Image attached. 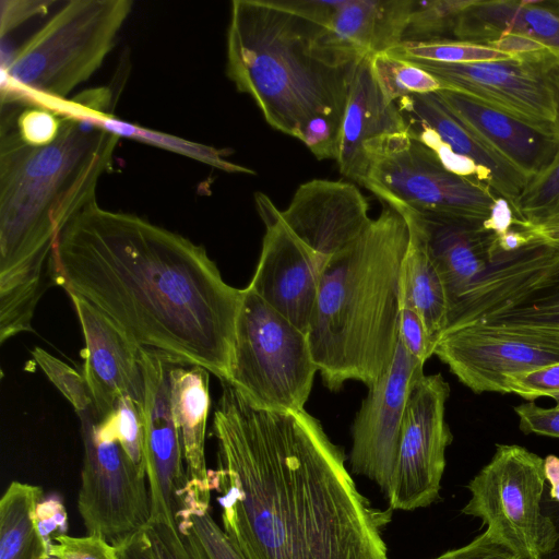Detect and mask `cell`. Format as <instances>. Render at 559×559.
Wrapping results in <instances>:
<instances>
[{"label":"cell","instance_id":"6da1fadb","mask_svg":"<svg viewBox=\"0 0 559 559\" xmlns=\"http://www.w3.org/2000/svg\"><path fill=\"white\" fill-rule=\"evenodd\" d=\"M213 418L222 527L246 559H389L391 510L357 489L344 455L305 409L252 406L222 381Z\"/></svg>","mask_w":559,"mask_h":559},{"label":"cell","instance_id":"7a4b0ae2","mask_svg":"<svg viewBox=\"0 0 559 559\" xmlns=\"http://www.w3.org/2000/svg\"><path fill=\"white\" fill-rule=\"evenodd\" d=\"M53 285L114 321L139 346L227 381L243 289L204 247L143 217L94 202L58 234Z\"/></svg>","mask_w":559,"mask_h":559},{"label":"cell","instance_id":"3957f363","mask_svg":"<svg viewBox=\"0 0 559 559\" xmlns=\"http://www.w3.org/2000/svg\"><path fill=\"white\" fill-rule=\"evenodd\" d=\"M0 341L33 331L36 306L53 285L51 253L60 230L96 202L100 178L112 169L120 138L88 116H62L57 139L25 143L15 102L1 103Z\"/></svg>","mask_w":559,"mask_h":559},{"label":"cell","instance_id":"277c9868","mask_svg":"<svg viewBox=\"0 0 559 559\" xmlns=\"http://www.w3.org/2000/svg\"><path fill=\"white\" fill-rule=\"evenodd\" d=\"M358 53L328 31L271 0H234L226 74L275 130L301 141L318 159L336 158Z\"/></svg>","mask_w":559,"mask_h":559},{"label":"cell","instance_id":"5b68a950","mask_svg":"<svg viewBox=\"0 0 559 559\" xmlns=\"http://www.w3.org/2000/svg\"><path fill=\"white\" fill-rule=\"evenodd\" d=\"M409 231L390 205L325 264L308 326L324 385L348 380L368 388L386 371L399 344L401 269Z\"/></svg>","mask_w":559,"mask_h":559},{"label":"cell","instance_id":"8992f818","mask_svg":"<svg viewBox=\"0 0 559 559\" xmlns=\"http://www.w3.org/2000/svg\"><path fill=\"white\" fill-rule=\"evenodd\" d=\"M132 5L130 0L62 2L2 66L1 100H63L102 67Z\"/></svg>","mask_w":559,"mask_h":559},{"label":"cell","instance_id":"52a82bcc","mask_svg":"<svg viewBox=\"0 0 559 559\" xmlns=\"http://www.w3.org/2000/svg\"><path fill=\"white\" fill-rule=\"evenodd\" d=\"M317 371L308 334L243 288L227 382L257 408L297 412Z\"/></svg>","mask_w":559,"mask_h":559},{"label":"cell","instance_id":"ba28073f","mask_svg":"<svg viewBox=\"0 0 559 559\" xmlns=\"http://www.w3.org/2000/svg\"><path fill=\"white\" fill-rule=\"evenodd\" d=\"M469 323L559 331V241L535 233L523 247L499 253L450 306L444 333Z\"/></svg>","mask_w":559,"mask_h":559},{"label":"cell","instance_id":"9c48e42d","mask_svg":"<svg viewBox=\"0 0 559 559\" xmlns=\"http://www.w3.org/2000/svg\"><path fill=\"white\" fill-rule=\"evenodd\" d=\"M364 151V187L384 203L487 222L500 198L490 187L448 170L407 130L371 140Z\"/></svg>","mask_w":559,"mask_h":559},{"label":"cell","instance_id":"30bf717a","mask_svg":"<svg viewBox=\"0 0 559 559\" xmlns=\"http://www.w3.org/2000/svg\"><path fill=\"white\" fill-rule=\"evenodd\" d=\"M467 488L471 498L462 512L480 519L521 559H540L552 549L557 533L543 511L546 479L539 455L518 444H497Z\"/></svg>","mask_w":559,"mask_h":559},{"label":"cell","instance_id":"8fae6325","mask_svg":"<svg viewBox=\"0 0 559 559\" xmlns=\"http://www.w3.org/2000/svg\"><path fill=\"white\" fill-rule=\"evenodd\" d=\"M78 417L84 449L78 510L88 535L112 544L148 525L146 473L128 456L95 407Z\"/></svg>","mask_w":559,"mask_h":559},{"label":"cell","instance_id":"7c38bea8","mask_svg":"<svg viewBox=\"0 0 559 559\" xmlns=\"http://www.w3.org/2000/svg\"><path fill=\"white\" fill-rule=\"evenodd\" d=\"M433 355L474 393H508V376L559 364V331L469 323L443 333Z\"/></svg>","mask_w":559,"mask_h":559},{"label":"cell","instance_id":"4fadbf2b","mask_svg":"<svg viewBox=\"0 0 559 559\" xmlns=\"http://www.w3.org/2000/svg\"><path fill=\"white\" fill-rule=\"evenodd\" d=\"M450 385L441 373L423 374L405 407L400 447L388 500L391 509L411 511L433 503L445 468L452 433L445 421Z\"/></svg>","mask_w":559,"mask_h":559},{"label":"cell","instance_id":"5bb4252c","mask_svg":"<svg viewBox=\"0 0 559 559\" xmlns=\"http://www.w3.org/2000/svg\"><path fill=\"white\" fill-rule=\"evenodd\" d=\"M145 378L144 462L151 501L148 525L178 528L195 500H207L191 486L181 440L175 425L169 393L171 358L141 347Z\"/></svg>","mask_w":559,"mask_h":559},{"label":"cell","instance_id":"9a60e30c","mask_svg":"<svg viewBox=\"0 0 559 559\" xmlns=\"http://www.w3.org/2000/svg\"><path fill=\"white\" fill-rule=\"evenodd\" d=\"M395 104L408 133L448 170L490 187L515 210L528 179L460 121L436 93L411 94Z\"/></svg>","mask_w":559,"mask_h":559},{"label":"cell","instance_id":"2e32d148","mask_svg":"<svg viewBox=\"0 0 559 559\" xmlns=\"http://www.w3.org/2000/svg\"><path fill=\"white\" fill-rule=\"evenodd\" d=\"M542 57L511 58L472 63L413 62L433 75L442 90H451L554 132L555 105ZM555 56V55H554Z\"/></svg>","mask_w":559,"mask_h":559},{"label":"cell","instance_id":"e0dca14e","mask_svg":"<svg viewBox=\"0 0 559 559\" xmlns=\"http://www.w3.org/2000/svg\"><path fill=\"white\" fill-rule=\"evenodd\" d=\"M254 202L265 234L260 260L247 287L308 333L319 283L328 262L288 228L281 210L266 194L255 192Z\"/></svg>","mask_w":559,"mask_h":559},{"label":"cell","instance_id":"ac0fdd59","mask_svg":"<svg viewBox=\"0 0 559 559\" xmlns=\"http://www.w3.org/2000/svg\"><path fill=\"white\" fill-rule=\"evenodd\" d=\"M424 365L399 341L391 365L369 386L353 424L350 467L373 480L385 497L397 460L407 399L414 383L424 374Z\"/></svg>","mask_w":559,"mask_h":559},{"label":"cell","instance_id":"d6986e66","mask_svg":"<svg viewBox=\"0 0 559 559\" xmlns=\"http://www.w3.org/2000/svg\"><path fill=\"white\" fill-rule=\"evenodd\" d=\"M69 296L85 343L82 372L98 416L106 417L121 396L131 399L144 411L146 390L141 346L88 302Z\"/></svg>","mask_w":559,"mask_h":559},{"label":"cell","instance_id":"ffe728a7","mask_svg":"<svg viewBox=\"0 0 559 559\" xmlns=\"http://www.w3.org/2000/svg\"><path fill=\"white\" fill-rule=\"evenodd\" d=\"M369 204L353 183L312 179L298 187L286 210L288 228L328 262L352 245L371 223Z\"/></svg>","mask_w":559,"mask_h":559},{"label":"cell","instance_id":"44dd1931","mask_svg":"<svg viewBox=\"0 0 559 559\" xmlns=\"http://www.w3.org/2000/svg\"><path fill=\"white\" fill-rule=\"evenodd\" d=\"M447 108L528 180L559 153L555 132L539 129L477 99L451 90L435 92Z\"/></svg>","mask_w":559,"mask_h":559},{"label":"cell","instance_id":"7402d4cb","mask_svg":"<svg viewBox=\"0 0 559 559\" xmlns=\"http://www.w3.org/2000/svg\"><path fill=\"white\" fill-rule=\"evenodd\" d=\"M416 212L428 250L444 282L450 309L491 263L497 234L488 229L483 221Z\"/></svg>","mask_w":559,"mask_h":559},{"label":"cell","instance_id":"603a6c76","mask_svg":"<svg viewBox=\"0 0 559 559\" xmlns=\"http://www.w3.org/2000/svg\"><path fill=\"white\" fill-rule=\"evenodd\" d=\"M452 38L488 47L503 38H523L559 57V0H471Z\"/></svg>","mask_w":559,"mask_h":559},{"label":"cell","instance_id":"cb8c5ba5","mask_svg":"<svg viewBox=\"0 0 559 559\" xmlns=\"http://www.w3.org/2000/svg\"><path fill=\"white\" fill-rule=\"evenodd\" d=\"M370 57L358 63L342 120L337 155L340 173L365 185L368 163L364 146L367 142L389 133L407 130L395 103L382 95L370 69Z\"/></svg>","mask_w":559,"mask_h":559},{"label":"cell","instance_id":"d4e9b609","mask_svg":"<svg viewBox=\"0 0 559 559\" xmlns=\"http://www.w3.org/2000/svg\"><path fill=\"white\" fill-rule=\"evenodd\" d=\"M210 372L198 365L174 362L169 372L170 408L177 427L191 486L211 498L205 462V429L211 404Z\"/></svg>","mask_w":559,"mask_h":559},{"label":"cell","instance_id":"484cf974","mask_svg":"<svg viewBox=\"0 0 559 559\" xmlns=\"http://www.w3.org/2000/svg\"><path fill=\"white\" fill-rule=\"evenodd\" d=\"M385 204L404 217L409 231L401 269V302L419 314L436 347L448 324L449 298L444 282L428 250L417 212L395 202Z\"/></svg>","mask_w":559,"mask_h":559},{"label":"cell","instance_id":"4316f807","mask_svg":"<svg viewBox=\"0 0 559 559\" xmlns=\"http://www.w3.org/2000/svg\"><path fill=\"white\" fill-rule=\"evenodd\" d=\"M412 5L413 0H342L325 29L341 47L372 57L403 43Z\"/></svg>","mask_w":559,"mask_h":559},{"label":"cell","instance_id":"83f0119b","mask_svg":"<svg viewBox=\"0 0 559 559\" xmlns=\"http://www.w3.org/2000/svg\"><path fill=\"white\" fill-rule=\"evenodd\" d=\"M39 486L12 481L0 500V559H51L37 508Z\"/></svg>","mask_w":559,"mask_h":559},{"label":"cell","instance_id":"f1b7e54d","mask_svg":"<svg viewBox=\"0 0 559 559\" xmlns=\"http://www.w3.org/2000/svg\"><path fill=\"white\" fill-rule=\"evenodd\" d=\"M88 116L96 124L119 138H128L145 142L187 157L197 159L227 173L255 175V171L235 164L226 157L229 150H218L204 144L191 142L159 131L150 130L138 124L117 119L108 112H90Z\"/></svg>","mask_w":559,"mask_h":559},{"label":"cell","instance_id":"f546056e","mask_svg":"<svg viewBox=\"0 0 559 559\" xmlns=\"http://www.w3.org/2000/svg\"><path fill=\"white\" fill-rule=\"evenodd\" d=\"M372 75L389 103L411 94H428L442 90L440 82L417 64L390 52L369 58Z\"/></svg>","mask_w":559,"mask_h":559},{"label":"cell","instance_id":"4dcf8cb0","mask_svg":"<svg viewBox=\"0 0 559 559\" xmlns=\"http://www.w3.org/2000/svg\"><path fill=\"white\" fill-rule=\"evenodd\" d=\"M411 62L472 63L511 59L498 49L453 39L436 41H404L388 51Z\"/></svg>","mask_w":559,"mask_h":559},{"label":"cell","instance_id":"1f68e13d","mask_svg":"<svg viewBox=\"0 0 559 559\" xmlns=\"http://www.w3.org/2000/svg\"><path fill=\"white\" fill-rule=\"evenodd\" d=\"M469 2L471 0H413L403 43L453 39L456 20Z\"/></svg>","mask_w":559,"mask_h":559},{"label":"cell","instance_id":"d6a6232c","mask_svg":"<svg viewBox=\"0 0 559 559\" xmlns=\"http://www.w3.org/2000/svg\"><path fill=\"white\" fill-rule=\"evenodd\" d=\"M514 211L531 226L559 218V153L544 171L528 180Z\"/></svg>","mask_w":559,"mask_h":559},{"label":"cell","instance_id":"836d02e7","mask_svg":"<svg viewBox=\"0 0 559 559\" xmlns=\"http://www.w3.org/2000/svg\"><path fill=\"white\" fill-rule=\"evenodd\" d=\"M128 456L145 469L143 411L129 397H119L112 411L100 418Z\"/></svg>","mask_w":559,"mask_h":559},{"label":"cell","instance_id":"e575fe53","mask_svg":"<svg viewBox=\"0 0 559 559\" xmlns=\"http://www.w3.org/2000/svg\"><path fill=\"white\" fill-rule=\"evenodd\" d=\"M32 356L47 378L70 402L78 415L95 407L83 372L72 368L41 347H35Z\"/></svg>","mask_w":559,"mask_h":559},{"label":"cell","instance_id":"d590c367","mask_svg":"<svg viewBox=\"0 0 559 559\" xmlns=\"http://www.w3.org/2000/svg\"><path fill=\"white\" fill-rule=\"evenodd\" d=\"M178 528L189 531L205 559H246L210 513V507L188 510Z\"/></svg>","mask_w":559,"mask_h":559},{"label":"cell","instance_id":"8d00e7d4","mask_svg":"<svg viewBox=\"0 0 559 559\" xmlns=\"http://www.w3.org/2000/svg\"><path fill=\"white\" fill-rule=\"evenodd\" d=\"M16 104L15 127L20 138L33 146H44L52 143L59 135L62 116L40 106Z\"/></svg>","mask_w":559,"mask_h":559},{"label":"cell","instance_id":"74e56055","mask_svg":"<svg viewBox=\"0 0 559 559\" xmlns=\"http://www.w3.org/2000/svg\"><path fill=\"white\" fill-rule=\"evenodd\" d=\"M157 559H205L199 544L187 530L164 524L147 525Z\"/></svg>","mask_w":559,"mask_h":559},{"label":"cell","instance_id":"f35d334b","mask_svg":"<svg viewBox=\"0 0 559 559\" xmlns=\"http://www.w3.org/2000/svg\"><path fill=\"white\" fill-rule=\"evenodd\" d=\"M51 559H118L115 546L96 535L57 536L50 545Z\"/></svg>","mask_w":559,"mask_h":559},{"label":"cell","instance_id":"ab89813d","mask_svg":"<svg viewBox=\"0 0 559 559\" xmlns=\"http://www.w3.org/2000/svg\"><path fill=\"white\" fill-rule=\"evenodd\" d=\"M506 385L508 393H515L530 402L542 396L551 397L559 393V364L508 376Z\"/></svg>","mask_w":559,"mask_h":559},{"label":"cell","instance_id":"60d3db41","mask_svg":"<svg viewBox=\"0 0 559 559\" xmlns=\"http://www.w3.org/2000/svg\"><path fill=\"white\" fill-rule=\"evenodd\" d=\"M399 341L412 356L424 364L433 355L435 344L421 318L413 308L402 302Z\"/></svg>","mask_w":559,"mask_h":559},{"label":"cell","instance_id":"b9f144b4","mask_svg":"<svg viewBox=\"0 0 559 559\" xmlns=\"http://www.w3.org/2000/svg\"><path fill=\"white\" fill-rule=\"evenodd\" d=\"M514 412L522 432L559 438V405L544 408L527 402L515 406Z\"/></svg>","mask_w":559,"mask_h":559},{"label":"cell","instance_id":"7bdbcfd3","mask_svg":"<svg viewBox=\"0 0 559 559\" xmlns=\"http://www.w3.org/2000/svg\"><path fill=\"white\" fill-rule=\"evenodd\" d=\"M433 559H521L489 531H485L467 545L449 550Z\"/></svg>","mask_w":559,"mask_h":559},{"label":"cell","instance_id":"ee69618b","mask_svg":"<svg viewBox=\"0 0 559 559\" xmlns=\"http://www.w3.org/2000/svg\"><path fill=\"white\" fill-rule=\"evenodd\" d=\"M55 1L41 0H2L0 33L4 37L34 15L46 13Z\"/></svg>","mask_w":559,"mask_h":559},{"label":"cell","instance_id":"f6af8a7d","mask_svg":"<svg viewBox=\"0 0 559 559\" xmlns=\"http://www.w3.org/2000/svg\"><path fill=\"white\" fill-rule=\"evenodd\" d=\"M273 3L286 11L299 15L322 27L329 22L342 3V0H272Z\"/></svg>","mask_w":559,"mask_h":559},{"label":"cell","instance_id":"bcb514c9","mask_svg":"<svg viewBox=\"0 0 559 559\" xmlns=\"http://www.w3.org/2000/svg\"><path fill=\"white\" fill-rule=\"evenodd\" d=\"M37 515L41 532L50 545L57 536L66 535L67 512L59 497L43 498L37 508Z\"/></svg>","mask_w":559,"mask_h":559},{"label":"cell","instance_id":"7dc6e473","mask_svg":"<svg viewBox=\"0 0 559 559\" xmlns=\"http://www.w3.org/2000/svg\"><path fill=\"white\" fill-rule=\"evenodd\" d=\"M112 545L118 559H157L147 526L117 539Z\"/></svg>","mask_w":559,"mask_h":559},{"label":"cell","instance_id":"c3c4849f","mask_svg":"<svg viewBox=\"0 0 559 559\" xmlns=\"http://www.w3.org/2000/svg\"><path fill=\"white\" fill-rule=\"evenodd\" d=\"M546 78L555 105L554 132L559 139V57L550 56L546 62Z\"/></svg>","mask_w":559,"mask_h":559},{"label":"cell","instance_id":"681fc988","mask_svg":"<svg viewBox=\"0 0 559 559\" xmlns=\"http://www.w3.org/2000/svg\"><path fill=\"white\" fill-rule=\"evenodd\" d=\"M544 474L546 479L545 493L559 503V457L549 454L544 459Z\"/></svg>","mask_w":559,"mask_h":559},{"label":"cell","instance_id":"f907efd6","mask_svg":"<svg viewBox=\"0 0 559 559\" xmlns=\"http://www.w3.org/2000/svg\"><path fill=\"white\" fill-rule=\"evenodd\" d=\"M543 511L552 521L557 533V539L552 549L540 559H559V503L551 500L546 493H544Z\"/></svg>","mask_w":559,"mask_h":559},{"label":"cell","instance_id":"816d5d0a","mask_svg":"<svg viewBox=\"0 0 559 559\" xmlns=\"http://www.w3.org/2000/svg\"><path fill=\"white\" fill-rule=\"evenodd\" d=\"M542 231L549 240L559 241V218L545 223L542 226Z\"/></svg>","mask_w":559,"mask_h":559},{"label":"cell","instance_id":"f5cc1de1","mask_svg":"<svg viewBox=\"0 0 559 559\" xmlns=\"http://www.w3.org/2000/svg\"><path fill=\"white\" fill-rule=\"evenodd\" d=\"M551 397L555 400V402L557 403V405H559V393L554 394Z\"/></svg>","mask_w":559,"mask_h":559}]
</instances>
